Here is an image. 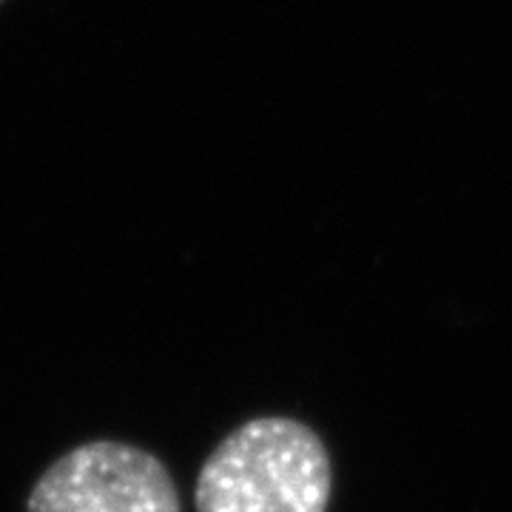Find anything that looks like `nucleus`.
Here are the masks:
<instances>
[{"label": "nucleus", "instance_id": "f257e3e1", "mask_svg": "<svg viewBox=\"0 0 512 512\" xmlns=\"http://www.w3.org/2000/svg\"><path fill=\"white\" fill-rule=\"evenodd\" d=\"M333 467L322 439L296 419H254L205 458L197 512H328Z\"/></svg>", "mask_w": 512, "mask_h": 512}, {"label": "nucleus", "instance_id": "f03ea898", "mask_svg": "<svg viewBox=\"0 0 512 512\" xmlns=\"http://www.w3.org/2000/svg\"><path fill=\"white\" fill-rule=\"evenodd\" d=\"M26 512H183V507L160 458L123 441H89L46 467Z\"/></svg>", "mask_w": 512, "mask_h": 512}]
</instances>
